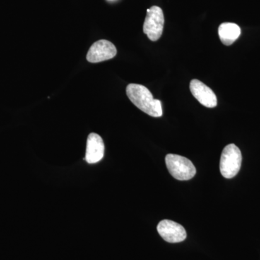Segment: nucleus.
I'll list each match as a JSON object with an SVG mask.
<instances>
[{
	"label": "nucleus",
	"mask_w": 260,
	"mask_h": 260,
	"mask_svg": "<svg viewBox=\"0 0 260 260\" xmlns=\"http://www.w3.org/2000/svg\"><path fill=\"white\" fill-rule=\"evenodd\" d=\"M126 93L132 103L145 114L153 117L162 115L161 102L154 99L153 94L144 85L129 84L126 86Z\"/></svg>",
	"instance_id": "nucleus-1"
},
{
	"label": "nucleus",
	"mask_w": 260,
	"mask_h": 260,
	"mask_svg": "<svg viewBox=\"0 0 260 260\" xmlns=\"http://www.w3.org/2000/svg\"><path fill=\"white\" fill-rule=\"evenodd\" d=\"M242 155L237 145L229 144L224 148L220 161V171L222 176L232 179L237 175L241 169Z\"/></svg>",
	"instance_id": "nucleus-2"
},
{
	"label": "nucleus",
	"mask_w": 260,
	"mask_h": 260,
	"mask_svg": "<svg viewBox=\"0 0 260 260\" xmlns=\"http://www.w3.org/2000/svg\"><path fill=\"white\" fill-rule=\"evenodd\" d=\"M166 164L172 177L178 180H189L196 174L194 164L185 157L175 154H168L166 156Z\"/></svg>",
	"instance_id": "nucleus-3"
},
{
	"label": "nucleus",
	"mask_w": 260,
	"mask_h": 260,
	"mask_svg": "<svg viewBox=\"0 0 260 260\" xmlns=\"http://www.w3.org/2000/svg\"><path fill=\"white\" fill-rule=\"evenodd\" d=\"M164 15L161 8L153 6L147 10L146 18L143 25V32L152 42H156L164 30Z\"/></svg>",
	"instance_id": "nucleus-4"
},
{
	"label": "nucleus",
	"mask_w": 260,
	"mask_h": 260,
	"mask_svg": "<svg viewBox=\"0 0 260 260\" xmlns=\"http://www.w3.org/2000/svg\"><path fill=\"white\" fill-rule=\"evenodd\" d=\"M117 54L116 48L109 41L102 40L92 44L87 54V60L89 62L98 63L112 59Z\"/></svg>",
	"instance_id": "nucleus-5"
},
{
	"label": "nucleus",
	"mask_w": 260,
	"mask_h": 260,
	"mask_svg": "<svg viewBox=\"0 0 260 260\" xmlns=\"http://www.w3.org/2000/svg\"><path fill=\"white\" fill-rule=\"evenodd\" d=\"M160 237L169 243H179L185 240L186 232L180 224L170 220H164L157 227Z\"/></svg>",
	"instance_id": "nucleus-6"
},
{
	"label": "nucleus",
	"mask_w": 260,
	"mask_h": 260,
	"mask_svg": "<svg viewBox=\"0 0 260 260\" xmlns=\"http://www.w3.org/2000/svg\"><path fill=\"white\" fill-rule=\"evenodd\" d=\"M191 93L193 96L205 107L214 108L218 104L216 95L211 88L207 86L199 80L194 79L190 82Z\"/></svg>",
	"instance_id": "nucleus-7"
},
{
	"label": "nucleus",
	"mask_w": 260,
	"mask_h": 260,
	"mask_svg": "<svg viewBox=\"0 0 260 260\" xmlns=\"http://www.w3.org/2000/svg\"><path fill=\"white\" fill-rule=\"evenodd\" d=\"M105 146L102 137L96 133H90L87 140L86 152L84 160L89 164H97L104 156Z\"/></svg>",
	"instance_id": "nucleus-8"
},
{
	"label": "nucleus",
	"mask_w": 260,
	"mask_h": 260,
	"mask_svg": "<svg viewBox=\"0 0 260 260\" xmlns=\"http://www.w3.org/2000/svg\"><path fill=\"white\" fill-rule=\"evenodd\" d=\"M218 35L224 45L230 46L240 37L241 28L235 23H223L219 26Z\"/></svg>",
	"instance_id": "nucleus-9"
}]
</instances>
